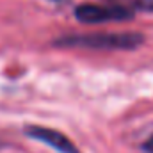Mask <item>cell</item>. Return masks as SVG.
<instances>
[{
    "label": "cell",
    "mask_w": 153,
    "mask_h": 153,
    "mask_svg": "<svg viewBox=\"0 0 153 153\" xmlns=\"http://www.w3.org/2000/svg\"><path fill=\"white\" fill-rule=\"evenodd\" d=\"M128 9H132L134 13H153V0H126Z\"/></svg>",
    "instance_id": "4"
},
{
    "label": "cell",
    "mask_w": 153,
    "mask_h": 153,
    "mask_svg": "<svg viewBox=\"0 0 153 153\" xmlns=\"http://www.w3.org/2000/svg\"><path fill=\"white\" fill-rule=\"evenodd\" d=\"M141 152L143 153H153V135L148 137V139L141 144Z\"/></svg>",
    "instance_id": "5"
},
{
    "label": "cell",
    "mask_w": 153,
    "mask_h": 153,
    "mask_svg": "<svg viewBox=\"0 0 153 153\" xmlns=\"http://www.w3.org/2000/svg\"><path fill=\"white\" fill-rule=\"evenodd\" d=\"M73 16L80 23H107V22H128L135 16L132 9L123 4H80L73 9Z\"/></svg>",
    "instance_id": "2"
},
{
    "label": "cell",
    "mask_w": 153,
    "mask_h": 153,
    "mask_svg": "<svg viewBox=\"0 0 153 153\" xmlns=\"http://www.w3.org/2000/svg\"><path fill=\"white\" fill-rule=\"evenodd\" d=\"M144 43V36L139 32H111V34H85V36H68L53 41L57 46L66 48H93V50H135Z\"/></svg>",
    "instance_id": "1"
},
{
    "label": "cell",
    "mask_w": 153,
    "mask_h": 153,
    "mask_svg": "<svg viewBox=\"0 0 153 153\" xmlns=\"http://www.w3.org/2000/svg\"><path fill=\"white\" fill-rule=\"evenodd\" d=\"M25 135L30 139H36L39 143L53 148L59 153H80L78 148L61 132L53 130V128H46V126H39V125H27L25 126Z\"/></svg>",
    "instance_id": "3"
}]
</instances>
